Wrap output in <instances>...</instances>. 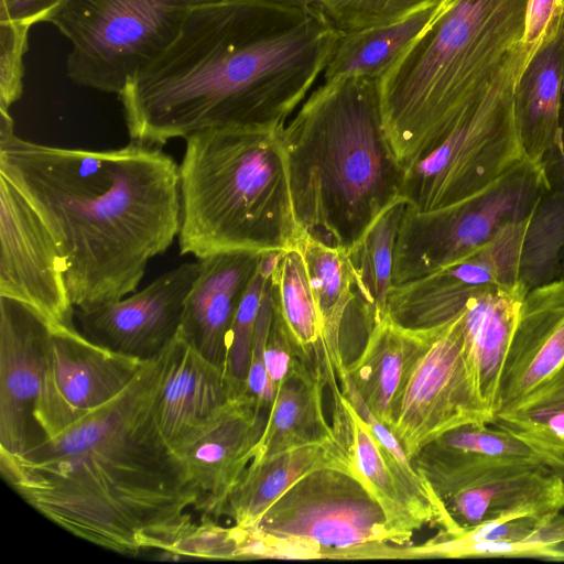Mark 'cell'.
I'll use <instances>...</instances> for the list:
<instances>
[{"label": "cell", "instance_id": "obj_1", "mask_svg": "<svg viewBox=\"0 0 564 564\" xmlns=\"http://www.w3.org/2000/svg\"><path fill=\"white\" fill-rule=\"evenodd\" d=\"M340 32L311 0H215L118 95L131 140L162 147L209 129L281 132Z\"/></svg>", "mask_w": 564, "mask_h": 564}, {"label": "cell", "instance_id": "obj_2", "mask_svg": "<svg viewBox=\"0 0 564 564\" xmlns=\"http://www.w3.org/2000/svg\"><path fill=\"white\" fill-rule=\"evenodd\" d=\"M167 346L122 391L56 436L0 455L3 479L35 511L121 555L167 553L194 522L188 510L199 498L155 421Z\"/></svg>", "mask_w": 564, "mask_h": 564}, {"label": "cell", "instance_id": "obj_3", "mask_svg": "<svg viewBox=\"0 0 564 564\" xmlns=\"http://www.w3.org/2000/svg\"><path fill=\"white\" fill-rule=\"evenodd\" d=\"M0 110V174L51 234L76 310L135 292L148 262L180 232V170L161 147L131 140L110 150L21 139Z\"/></svg>", "mask_w": 564, "mask_h": 564}, {"label": "cell", "instance_id": "obj_4", "mask_svg": "<svg viewBox=\"0 0 564 564\" xmlns=\"http://www.w3.org/2000/svg\"><path fill=\"white\" fill-rule=\"evenodd\" d=\"M380 79L324 80L280 132L297 237L348 250L401 196L404 171L383 129Z\"/></svg>", "mask_w": 564, "mask_h": 564}, {"label": "cell", "instance_id": "obj_5", "mask_svg": "<svg viewBox=\"0 0 564 564\" xmlns=\"http://www.w3.org/2000/svg\"><path fill=\"white\" fill-rule=\"evenodd\" d=\"M529 0H446L380 79L383 129L405 172L448 137L523 43Z\"/></svg>", "mask_w": 564, "mask_h": 564}, {"label": "cell", "instance_id": "obj_6", "mask_svg": "<svg viewBox=\"0 0 564 564\" xmlns=\"http://www.w3.org/2000/svg\"><path fill=\"white\" fill-rule=\"evenodd\" d=\"M178 164L180 254L283 251L297 237L280 132L209 129L186 139Z\"/></svg>", "mask_w": 564, "mask_h": 564}, {"label": "cell", "instance_id": "obj_7", "mask_svg": "<svg viewBox=\"0 0 564 564\" xmlns=\"http://www.w3.org/2000/svg\"><path fill=\"white\" fill-rule=\"evenodd\" d=\"M528 59L522 43L442 144L404 172L401 196L409 208L426 213L462 203L527 159L516 120L514 86Z\"/></svg>", "mask_w": 564, "mask_h": 564}, {"label": "cell", "instance_id": "obj_8", "mask_svg": "<svg viewBox=\"0 0 564 564\" xmlns=\"http://www.w3.org/2000/svg\"><path fill=\"white\" fill-rule=\"evenodd\" d=\"M215 0H65L47 19L72 44L67 76L119 95L177 36L196 7Z\"/></svg>", "mask_w": 564, "mask_h": 564}, {"label": "cell", "instance_id": "obj_9", "mask_svg": "<svg viewBox=\"0 0 564 564\" xmlns=\"http://www.w3.org/2000/svg\"><path fill=\"white\" fill-rule=\"evenodd\" d=\"M552 188L546 165L528 159L479 194L426 213L406 207L393 257V285L422 279L465 257L505 225L529 217Z\"/></svg>", "mask_w": 564, "mask_h": 564}, {"label": "cell", "instance_id": "obj_10", "mask_svg": "<svg viewBox=\"0 0 564 564\" xmlns=\"http://www.w3.org/2000/svg\"><path fill=\"white\" fill-rule=\"evenodd\" d=\"M256 527L275 536L313 541L325 558L392 560L381 506L356 474L337 467L301 478Z\"/></svg>", "mask_w": 564, "mask_h": 564}, {"label": "cell", "instance_id": "obj_11", "mask_svg": "<svg viewBox=\"0 0 564 564\" xmlns=\"http://www.w3.org/2000/svg\"><path fill=\"white\" fill-rule=\"evenodd\" d=\"M467 355L460 315L429 328L410 365L387 426L412 458L445 432L471 422L491 423Z\"/></svg>", "mask_w": 564, "mask_h": 564}, {"label": "cell", "instance_id": "obj_12", "mask_svg": "<svg viewBox=\"0 0 564 564\" xmlns=\"http://www.w3.org/2000/svg\"><path fill=\"white\" fill-rule=\"evenodd\" d=\"M144 360L95 344L75 324L50 323L44 371L34 406L42 440L56 436L117 395Z\"/></svg>", "mask_w": 564, "mask_h": 564}, {"label": "cell", "instance_id": "obj_13", "mask_svg": "<svg viewBox=\"0 0 564 564\" xmlns=\"http://www.w3.org/2000/svg\"><path fill=\"white\" fill-rule=\"evenodd\" d=\"M531 215L505 225L480 247L430 275L393 285L387 315L408 328H433L458 316L479 292L520 280L521 252Z\"/></svg>", "mask_w": 564, "mask_h": 564}, {"label": "cell", "instance_id": "obj_14", "mask_svg": "<svg viewBox=\"0 0 564 564\" xmlns=\"http://www.w3.org/2000/svg\"><path fill=\"white\" fill-rule=\"evenodd\" d=\"M0 296L20 301L54 324L74 325L63 262L47 228L0 174Z\"/></svg>", "mask_w": 564, "mask_h": 564}, {"label": "cell", "instance_id": "obj_15", "mask_svg": "<svg viewBox=\"0 0 564 564\" xmlns=\"http://www.w3.org/2000/svg\"><path fill=\"white\" fill-rule=\"evenodd\" d=\"M433 490L459 531L518 517H544L564 508V478L541 462L484 464Z\"/></svg>", "mask_w": 564, "mask_h": 564}, {"label": "cell", "instance_id": "obj_16", "mask_svg": "<svg viewBox=\"0 0 564 564\" xmlns=\"http://www.w3.org/2000/svg\"><path fill=\"white\" fill-rule=\"evenodd\" d=\"M199 260L182 263L128 297L76 310L79 330L91 341L131 357L159 355L176 336Z\"/></svg>", "mask_w": 564, "mask_h": 564}, {"label": "cell", "instance_id": "obj_17", "mask_svg": "<svg viewBox=\"0 0 564 564\" xmlns=\"http://www.w3.org/2000/svg\"><path fill=\"white\" fill-rule=\"evenodd\" d=\"M50 323L31 306L0 296V455L20 454L42 440L34 406Z\"/></svg>", "mask_w": 564, "mask_h": 564}, {"label": "cell", "instance_id": "obj_18", "mask_svg": "<svg viewBox=\"0 0 564 564\" xmlns=\"http://www.w3.org/2000/svg\"><path fill=\"white\" fill-rule=\"evenodd\" d=\"M249 393L232 395L218 416L176 457L198 491L194 510L216 520L256 455L267 414ZM268 411V410H267Z\"/></svg>", "mask_w": 564, "mask_h": 564}, {"label": "cell", "instance_id": "obj_19", "mask_svg": "<svg viewBox=\"0 0 564 564\" xmlns=\"http://www.w3.org/2000/svg\"><path fill=\"white\" fill-rule=\"evenodd\" d=\"M299 248L323 324L318 365L333 393V411L344 408L340 377L345 370V337L355 330L368 336L373 313L351 271L347 251L327 248L306 237H297Z\"/></svg>", "mask_w": 564, "mask_h": 564}, {"label": "cell", "instance_id": "obj_20", "mask_svg": "<svg viewBox=\"0 0 564 564\" xmlns=\"http://www.w3.org/2000/svg\"><path fill=\"white\" fill-rule=\"evenodd\" d=\"M223 366L208 360L178 329L167 346L155 409L159 431L176 456L235 395Z\"/></svg>", "mask_w": 564, "mask_h": 564}, {"label": "cell", "instance_id": "obj_21", "mask_svg": "<svg viewBox=\"0 0 564 564\" xmlns=\"http://www.w3.org/2000/svg\"><path fill=\"white\" fill-rule=\"evenodd\" d=\"M564 364V279L528 291L508 347L496 413L510 408Z\"/></svg>", "mask_w": 564, "mask_h": 564}, {"label": "cell", "instance_id": "obj_22", "mask_svg": "<svg viewBox=\"0 0 564 564\" xmlns=\"http://www.w3.org/2000/svg\"><path fill=\"white\" fill-rule=\"evenodd\" d=\"M265 253L231 250L198 259L199 273L185 301L180 330L216 365H225L235 315Z\"/></svg>", "mask_w": 564, "mask_h": 564}, {"label": "cell", "instance_id": "obj_23", "mask_svg": "<svg viewBox=\"0 0 564 564\" xmlns=\"http://www.w3.org/2000/svg\"><path fill=\"white\" fill-rule=\"evenodd\" d=\"M324 467H337L357 475L351 440L335 430L312 443L252 458L228 499L225 517L241 528L256 527L289 488Z\"/></svg>", "mask_w": 564, "mask_h": 564}, {"label": "cell", "instance_id": "obj_24", "mask_svg": "<svg viewBox=\"0 0 564 564\" xmlns=\"http://www.w3.org/2000/svg\"><path fill=\"white\" fill-rule=\"evenodd\" d=\"M564 514L518 517L458 533L438 531L417 545L395 547V560L536 557L564 560Z\"/></svg>", "mask_w": 564, "mask_h": 564}, {"label": "cell", "instance_id": "obj_25", "mask_svg": "<svg viewBox=\"0 0 564 564\" xmlns=\"http://www.w3.org/2000/svg\"><path fill=\"white\" fill-rule=\"evenodd\" d=\"M564 109V35L540 43L514 86V112L525 158L538 165L555 151Z\"/></svg>", "mask_w": 564, "mask_h": 564}, {"label": "cell", "instance_id": "obj_26", "mask_svg": "<svg viewBox=\"0 0 564 564\" xmlns=\"http://www.w3.org/2000/svg\"><path fill=\"white\" fill-rule=\"evenodd\" d=\"M528 291L521 279L494 285L469 299L459 313L476 382L494 415L505 357Z\"/></svg>", "mask_w": 564, "mask_h": 564}, {"label": "cell", "instance_id": "obj_27", "mask_svg": "<svg viewBox=\"0 0 564 564\" xmlns=\"http://www.w3.org/2000/svg\"><path fill=\"white\" fill-rule=\"evenodd\" d=\"M427 335L429 328H408L387 315L375 322L357 358L345 366L344 373L368 410L386 426L405 373Z\"/></svg>", "mask_w": 564, "mask_h": 564}, {"label": "cell", "instance_id": "obj_28", "mask_svg": "<svg viewBox=\"0 0 564 564\" xmlns=\"http://www.w3.org/2000/svg\"><path fill=\"white\" fill-rule=\"evenodd\" d=\"M325 386L318 365L295 359L268 410L253 458L299 447L333 433L323 410Z\"/></svg>", "mask_w": 564, "mask_h": 564}, {"label": "cell", "instance_id": "obj_29", "mask_svg": "<svg viewBox=\"0 0 564 564\" xmlns=\"http://www.w3.org/2000/svg\"><path fill=\"white\" fill-rule=\"evenodd\" d=\"M505 460L541 462L512 434L491 423L471 422L426 444L412 464L433 488L477 466Z\"/></svg>", "mask_w": 564, "mask_h": 564}, {"label": "cell", "instance_id": "obj_30", "mask_svg": "<svg viewBox=\"0 0 564 564\" xmlns=\"http://www.w3.org/2000/svg\"><path fill=\"white\" fill-rule=\"evenodd\" d=\"M351 420V451L358 477L381 506L393 545H409L414 532L434 527L432 517L402 488L367 422L343 397Z\"/></svg>", "mask_w": 564, "mask_h": 564}, {"label": "cell", "instance_id": "obj_31", "mask_svg": "<svg viewBox=\"0 0 564 564\" xmlns=\"http://www.w3.org/2000/svg\"><path fill=\"white\" fill-rule=\"evenodd\" d=\"M445 1L389 24L340 32L324 79L347 75L381 78L434 20Z\"/></svg>", "mask_w": 564, "mask_h": 564}, {"label": "cell", "instance_id": "obj_32", "mask_svg": "<svg viewBox=\"0 0 564 564\" xmlns=\"http://www.w3.org/2000/svg\"><path fill=\"white\" fill-rule=\"evenodd\" d=\"M491 424L516 436L564 478V364L510 408L496 413Z\"/></svg>", "mask_w": 564, "mask_h": 564}, {"label": "cell", "instance_id": "obj_33", "mask_svg": "<svg viewBox=\"0 0 564 564\" xmlns=\"http://www.w3.org/2000/svg\"><path fill=\"white\" fill-rule=\"evenodd\" d=\"M274 315L296 355L318 365L323 324L299 248L280 251L270 279Z\"/></svg>", "mask_w": 564, "mask_h": 564}, {"label": "cell", "instance_id": "obj_34", "mask_svg": "<svg viewBox=\"0 0 564 564\" xmlns=\"http://www.w3.org/2000/svg\"><path fill=\"white\" fill-rule=\"evenodd\" d=\"M408 203L403 196L391 203L347 251L351 271L367 300L375 322L387 316L393 286V257Z\"/></svg>", "mask_w": 564, "mask_h": 564}, {"label": "cell", "instance_id": "obj_35", "mask_svg": "<svg viewBox=\"0 0 564 564\" xmlns=\"http://www.w3.org/2000/svg\"><path fill=\"white\" fill-rule=\"evenodd\" d=\"M564 259V192L544 194L532 213L522 247L520 278L530 289L556 280Z\"/></svg>", "mask_w": 564, "mask_h": 564}, {"label": "cell", "instance_id": "obj_36", "mask_svg": "<svg viewBox=\"0 0 564 564\" xmlns=\"http://www.w3.org/2000/svg\"><path fill=\"white\" fill-rule=\"evenodd\" d=\"M280 251L268 252L235 315L227 343L225 375L236 394L248 393L247 376L256 322L267 280Z\"/></svg>", "mask_w": 564, "mask_h": 564}, {"label": "cell", "instance_id": "obj_37", "mask_svg": "<svg viewBox=\"0 0 564 564\" xmlns=\"http://www.w3.org/2000/svg\"><path fill=\"white\" fill-rule=\"evenodd\" d=\"M339 32L389 24L445 0H311Z\"/></svg>", "mask_w": 564, "mask_h": 564}, {"label": "cell", "instance_id": "obj_38", "mask_svg": "<svg viewBox=\"0 0 564 564\" xmlns=\"http://www.w3.org/2000/svg\"><path fill=\"white\" fill-rule=\"evenodd\" d=\"M167 553L205 560H236L235 527H223L219 520L200 514V521H194L173 542Z\"/></svg>", "mask_w": 564, "mask_h": 564}, {"label": "cell", "instance_id": "obj_39", "mask_svg": "<svg viewBox=\"0 0 564 564\" xmlns=\"http://www.w3.org/2000/svg\"><path fill=\"white\" fill-rule=\"evenodd\" d=\"M31 26L0 20V110L9 111L23 90V56Z\"/></svg>", "mask_w": 564, "mask_h": 564}, {"label": "cell", "instance_id": "obj_40", "mask_svg": "<svg viewBox=\"0 0 564 564\" xmlns=\"http://www.w3.org/2000/svg\"><path fill=\"white\" fill-rule=\"evenodd\" d=\"M272 272V271H271ZM271 274L262 294L252 340L249 370L247 376L248 393L265 410H269L278 391L264 366V348L272 321Z\"/></svg>", "mask_w": 564, "mask_h": 564}, {"label": "cell", "instance_id": "obj_41", "mask_svg": "<svg viewBox=\"0 0 564 564\" xmlns=\"http://www.w3.org/2000/svg\"><path fill=\"white\" fill-rule=\"evenodd\" d=\"M564 35V0H529L523 44L529 57L541 42Z\"/></svg>", "mask_w": 564, "mask_h": 564}, {"label": "cell", "instance_id": "obj_42", "mask_svg": "<svg viewBox=\"0 0 564 564\" xmlns=\"http://www.w3.org/2000/svg\"><path fill=\"white\" fill-rule=\"evenodd\" d=\"M296 358L300 357L294 351L273 312L263 359L265 369L276 387L288 377Z\"/></svg>", "mask_w": 564, "mask_h": 564}, {"label": "cell", "instance_id": "obj_43", "mask_svg": "<svg viewBox=\"0 0 564 564\" xmlns=\"http://www.w3.org/2000/svg\"><path fill=\"white\" fill-rule=\"evenodd\" d=\"M65 0H0V20L32 26L46 22Z\"/></svg>", "mask_w": 564, "mask_h": 564}, {"label": "cell", "instance_id": "obj_44", "mask_svg": "<svg viewBox=\"0 0 564 564\" xmlns=\"http://www.w3.org/2000/svg\"><path fill=\"white\" fill-rule=\"evenodd\" d=\"M556 154V162L558 166V176L561 181V189L564 192V113L562 118V128H561V134L560 140L557 143V147L555 151L552 154Z\"/></svg>", "mask_w": 564, "mask_h": 564}]
</instances>
